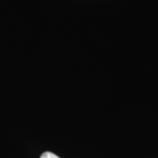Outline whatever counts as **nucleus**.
Returning a JSON list of instances; mask_svg holds the SVG:
<instances>
[{
	"instance_id": "nucleus-1",
	"label": "nucleus",
	"mask_w": 158,
	"mask_h": 158,
	"mask_svg": "<svg viewBox=\"0 0 158 158\" xmlns=\"http://www.w3.org/2000/svg\"><path fill=\"white\" fill-rule=\"evenodd\" d=\"M40 158H60L57 156L56 155H55L54 153L51 152H44L41 156Z\"/></svg>"
}]
</instances>
